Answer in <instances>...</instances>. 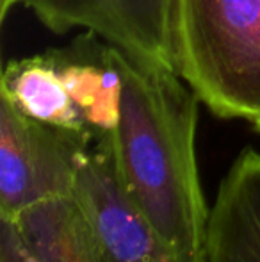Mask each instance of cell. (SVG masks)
<instances>
[{"mask_svg":"<svg viewBox=\"0 0 260 262\" xmlns=\"http://www.w3.org/2000/svg\"><path fill=\"white\" fill-rule=\"evenodd\" d=\"M122 77L112 136L122 193L180 262H203L210 207L196 159L201 100L170 66L114 47Z\"/></svg>","mask_w":260,"mask_h":262,"instance_id":"6da1fadb","label":"cell"},{"mask_svg":"<svg viewBox=\"0 0 260 262\" xmlns=\"http://www.w3.org/2000/svg\"><path fill=\"white\" fill-rule=\"evenodd\" d=\"M175 72L223 120L260 116V0H175Z\"/></svg>","mask_w":260,"mask_h":262,"instance_id":"7a4b0ae2","label":"cell"},{"mask_svg":"<svg viewBox=\"0 0 260 262\" xmlns=\"http://www.w3.org/2000/svg\"><path fill=\"white\" fill-rule=\"evenodd\" d=\"M98 136L36 121L0 97V217L75 194L86 154Z\"/></svg>","mask_w":260,"mask_h":262,"instance_id":"3957f363","label":"cell"},{"mask_svg":"<svg viewBox=\"0 0 260 262\" xmlns=\"http://www.w3.org/2000/svg\"><path fill=\"white\" fill-rule=\"evenodd\" d=\"M18 6L56 34L89 31L123 52L175 70V0H0V20Z\"/></svg>","mask_w":260,"mask_h":262,"instance_id":"277c9868","label":"cell"},{"mask_svg":"<svg viewBox=\"0 0 260 262\" xmlns=\"http://www.w3.org/2000/svg\"><path fill=\"white\" fill-rule=\"evenodd\" d=\"M75 194L97 228L104 262H180L153 235L120 189L111 132L98 136L86 154Z\"/></svg>","mask_w":260,"mask_h":262,"instance_id":"5b68a950","label":"cell"},{"mask_svg":"<svg viewBox=\"0 0 260 262\" xmlns=\"http://www.w3.org/2000/svg\"><path fill=\"white\" fill-rule=\"evenodd\" d=\"M203 262H260V152L244 148L218 187Z\"/></svg>","mask_w":260,"mask_h":262,"instance_id":"8992f818","label":"cell"},{"mask_svg":"<svg viewBox=\"0 0 260 262\" xmlns=\"http://www.w3.org/2000/svg\"><path fill=\"white\" fill-rule=\"evenodd\" d=\"M49 54L86 127L97 136L114 130L122 102L114 47L94 32L84 31L68 47Z\"/></svg>","mask_w":260,"mask_h":262,"instance_id":"52a82bcc","label":"cell"},{"mask_svg":"<svg viewBox=\"0 0 260 262\" xmlns=\"http://www.w3.org/2000/svg\"><path fill=\"white\" fill-rule=\"evenodd\" d=\"M14 221L38 262H104L97 228L77 194L39 202Z\"/></svg>","mask_w":260,"mask_h":262,"instance_id":"ba28073f","label":"cell"},{"mask_svg":"<svg viewBox=\"0 0 260 262\" xmlns=\"http://www.w3.org/2000/svg\"><path fill=\"white\" fill-rule=\"evenodd\" d=\"M0 97L36 121L91 132L66 91L49 52L7 62L0 80Z\"/></svg>","mask_w":260,"mask_h":262,"instance_id":"9c48e42d","label":"cell"},{"mask_svg":"<svg viewBox=\"0 0 260 262\" xmlns=\"http://www.w3.org/2000/svg\"><path fill=\"white\" fill-rule=\"evenodd\" d=\"M0 262H38L16 221L9 217H0Z\"/></svg>","mask_w":260,"mask_h":262,"instance_id":"30bf717a","label":"cell"},{"mask_svg":"<svg viewBox=\"0 0 260 262\" xmlns=\"http://www.w3.org/2000/svg\"><path fill=\"white\" fill-rule=\"evenodd\" d=\"M251 125H253V128L260 134V116H258V118H255V120L251 121Z\"/></svg>","mask_w":260,"mask_h":262,"instance_id":"8fae6325","label":"cell"}]
</instances>
